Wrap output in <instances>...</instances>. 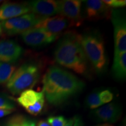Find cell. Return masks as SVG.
I'll return each instance as SVG.
<instances>
[{"label": "cell", "mask_w": 126, "mask_h": 126, "mask_svg": "<svg viewBox=\"0 0 126 126\" xmlns=\"http://www.w3.org/2000/svg\"><path fill=\"white\" fill-rule=\"evenodd\" d=\"M5 126H36V122L23 115L18 114L11 118Z\"/></svg>", "instance_id": "obj_17"}, {"label": "cell", "mask_w": 126, "mask_h": 126, "mask_svg": "<svg viewBox=\"0 0 126 126\" xmlns=\"http://www.w3.org/2000/svg\"><path fill=\"white\" fill-rule=\"evenodd\" d=\"M99 97L100 101L103 105L106 103H110L113 99V94L111 91L109 90H104L100 91L99 94Z\"/></svg>", "instance_id": "obj_22"}, {"label": "cell", "mask_w": 126, "mask_h": 126, "mask_svg": "<svg viewBox=\"0 0 126 126\" xmlns=\"http://www.w3.org/2000/svg\"><path fill=\"white\" fill-rule=\"evenodd\" d=\"M81 35L73 32L65 33L58 42L54 59L58 64L80 75L88 73V60L81 42Z\"/></svg>", "instance_id": "obj_2"}, {"label": "cell", "mask_w": 126, "mask_h": 126, "mask_svg": "<svg viewBox=\"0 0 126 126\" xmlns=\"http://www.w3.org/2000/svg\"><path fill=\"white\" fill-rule=\"evenodd\" d=\"M74 123V117L67 120V122L64 126H73Z\"/></svg>", "instance_id": "obj_26"}, {"label": "cell", "mask_w": 126, "mask_h": 126, "mask_svg": "<svg viewBox=\"0 0 126 126\" xmlns=\"http://www.w3.org/2000/svg\"><path fill=\"white\" fill-rule=\"evenodd\" d=\"M81 45L88 60L96 72L103 73L106 69L108 62L103 40L96 32H91L81 35Z\"/></svg>", "instance_id": "obj_3"}, {"label": "cell", "mask_w": 126, "mask_h": 126, "mask_svg": "<svg viewBox=\"0 0 126 126\" xmlns=\"http://www.w3.org/2000/svg\"><path fill=\"white\" fill-rule=\"evenodd\" d=\"M73 126H84L82 119L78 116L74 117V123Z\"/></svg>", "instance_id": "obj_24"}, {"label": "cell", "mask_w": 126, "mask_h": 126, "mask_svg": "<svg viewBox=\"0 0 126 126\" xmlns=\"http://www.w3.org/2000/svg\"><path fill=\"white\" fill-rule=\"evenodd\" d=\"M100 92V91H94L86 97L85 103L88 108L90 109H96L103 105L99 97Z\"/></svg>", "instance_id": "obj_19"}, {"label": "cell", "mask_w": 126, "mask_h": 126, "mask_svg": "<svg viewBox=\"0 0 126 126\" xmlns=\"http://www.w3.org/2000/svg\"><path fill=\"white\" fill-rule=\"evenodd\" d=\"M22 53L23 48L15 41H0V63L11 64L16 62Z\"/></svg>", "instance_id": "obj_11"}, {"label": "cell", "mask_w": 126, "mask_h": 126, "mask_svg": "<svg viewBox=\"0 0 126 126\" xmlns=\"http://www.w3.org/2000/svg\"><path fill=\"white\" fill-rule=\"evenodd\" d=\"M86 18L89 20H95L110 16L111 10L109 6L100 0H88L83 1Z\"/></svg>", "instance_id": "obj_13"}, {"label": "cell", "mask_w": 126, "mask_h": 126, "mask_svg": "<svg viewBox=\"0 0 126 126\" xmlns=\"http://www.w3.org/2000/svg\"><path fill=\"white\" fill-rule=\"evenodd\" d=\"M12 111L13 110L0 109V118L4 117L5 116L10 114L12 112Z\"/></svg>", "instance_id": "obj_25"}, {"label": "cell", "mask_w": 126, "mask_h": 126, "mask_svg": "<svg viewBox=\"0 0 126 126\" xmlns=\"http://www.w3.org/2000/svg\"><path fill=\"white\" fill-rule=\"evenodd\" d=\"M67 120L62 116H51L47 119V123L50 126H64Z\"/></svg>", "instance_id": "obj_21"}, {"label": "cell", "mask_w": 126, "mask_h": 126, "mask_svg": "<svg viewBox=\"0 0 126 126\" xmlns=\"http://www.w3.org/2000/svg\"><path fill=\"white\" fill-rule=\"evenodd\" d=\"M124 126H125V125H124Z\"/></svg>", "instance_id": "obj_30"}, {"label": "cell", "mask_w": 126, "mask_h": 126, "mask_svg": "<svg viewBox=\"0 0 126 126\" xmlns=\"http://www.w3.org/2000/svg\"><path fill=\"white\" fill-rule=\"evenodd\" d=\"M43 18L33 13L24 14L10 19L1 21L2 32L9 36L21 34L24 32L34 28Z\"/></svg>", "instance_id": "obj_5"}, {"label": "cell", "mask_w": 126, "mask_h": 126, "mask_svg": "<svg viewBox=\"0 0 126 126\" xmlns=\"http://www.w3.org/2000/svg\"><path fill=\"white\" fill-rule=\"evenodd\" d=\"M40 68L35 63H25L15 70L7 82V89L13 94L31 89L39 81Z\"/></svg>", "instance_id": "obj_4"}, {"label": "cell", "mask_w": 126, "mask_h": 126, "mask_svg": "<svg viewBox=\"0 0 126 126\" xmlns=\"http://www.w3.org/2000/svg\"><path fill=\"white\" fill-rule=\"evenodd\" d=\"M114 28V55L126 51V20L123 10L113 9L110 14Z\"/></svg>", "instance_id": "obj_6"}, {"label": "cell", "mask_w": 126, "mask_h": 126, "mask_svg": "<svg viewBox=\"0 0 126 126\" xmlns=\"http://www.w3.org/2000/svg\"><path fill=\"white\" fill-rule=\"evenodd\" d=\"M2 33V28H1V22H0V34Z\"/></svg>", "instance_id": "obj_29"}, {"label": "cell", "mask_w": 126, "mask_h": 126, "mask_svg": "<svg viewBox=\"0 0 126 126\" xmlns=\"http://www.w3.org/2000/svg\"><path fill=\"white\" fill-rule=\"evenodd\" d=\"M94 126H113L111 124H108V123H103V124H97V125H96Z\"/></svg>", "instance_id": "obj_28"}, {"label": "cell", "mask_w": 126, "mask_h": 126, "mask_svg": "<svg viewBox=\"0 0 126 126\" xmlns=\"http://www.w3.org/2000/svg\"><path fill=\"white\" fill-rule=\"evenodd\" d=\"M15 70V66L11 64L0 63V85L7 83Z\"/></svg>", "instance_id": "obj_18"}, {"label": "cell", "mask_w": 126, "mask_h": 126, "mask_svg": "<svg viewBox=\"0 0 126 126\" xmlns=\"http://www.w3.org/2000/svg\"><path fill=\"white\" fill-rule=\"evenodd\" d=\"M111 72L113 77L116 79L121 81L126 78V52L114 55Z\"/></svg>", "instance_id": "obj_16"}, {"label": "cell", "mask_w": 126, "mask_h": 126, "mask_svg": "<svg viewBox=\"0 0 126 126\" xmlns=\"http://www.w3.org/2000/svg\"><path fill=\"white\" fill-rule=\"evenodd\" d=\"M81 4L80 0L57 1V14L68 20L71 25L79 26L81 24Z\"/></svg>", "instance_id": "obj_8"}, {"label": "cell", "mask_w": 126, "mask_h": 126, "mask_svg": "<svg viewBox=\"0 0 126 126\" xmlns=\"http://www.w3.org/2000/svg\"><path fill=\"white\" fill-rule=\"evenodd\" d=\"M45 97L48 103L59 106L81 92L85 83L67 71L56 66L48 68L43 78Z\"/></svg>", "instance_id": "obj_1"}, {"label": "cell", "mask_w": 126, "mask_h": 126, "mask_svg": "<svg viewBox=\"0 0 126 126\" xmlns=\"http://www.w3.org/2000/svg\"><path fill=\"white\" fill-rule=\"evenodd\" d=\"M37 126H50L48 123L45 120H41L37 124Z\"/></svg>", "instance_id": "obj_27"}, {"label": "cell", "mask_w": 126, "mask_h": 126, "mask_svg": "<svg viewBox=\"0 0 126 126\" xmlns=\"http://www.w3.org/2000/svg\"><path fill=\"white\" fill-rule=\"evenodd\" d=\"M31 12L28 3L6 2L0 7V20L4 21Z\"/></svg>", "instance_id": "obj_15"}, {"label": "cell", "mask_w": 126, "mask_h": 126, "mask_svg": "<svg viewBox=\"0 0 126 126\" xmlns=\"http://www.w3.org/2000/svg\"><path fill=\"white\" fill-rule=\"evenodd\" d=\"M32 13L41 18H46L58 13L57 1L53 0H35L28 2Z\"/></svg>", "instance_id": "obj_14"}, {"label": "cell", "mask_w": 126, "mask_h": 126, "mask_svg": "<svg viewBox=\"0 0 126 126\" xmlns=\"http://www.w3.org/2000/svg\"><path fill=\"white\" fill-rule=\"evenodd\" d=\"M122 108L119 104L110 103L94 109L91 112V116L96 122L114 123L122 116Z\"/></svg>", "instance_id": "obj_10"}, {"label": "cell", "mask_w": 126, "mask_h": 126, "mask_svg": "<svg viewBox=\"0 0 126 126\" xmlns=\"http://www.w3.org/2000/svg\"><path fill=\"white\" fill-rule=\"evenodd\" d=\"M71 23L62 16H56L42 19L34 28L42 29L50 33L58 36L68 27Z\"/></svg>", "instance_id": "obj_12"}, {"label": "cell", "mask_w": 126, "mask_h": 126, "mask_svg": "<svg viewBox=\"0 0 126 126\" xmlns=\"http://www.w3.org/2000/svg\"><path fill=\"white\" fill-rule=\"evenodd\" d=\"M103 1L110 8H122L126 5V0H104Z\"/></svg>", "instance_id": "obj_23"}, {"label": "cell", "mask_w": 126, "mask_h": 126, "mask_svg": "<svg viewBox=\"0 0 126 126\" xmlns=\"http://www.w3.org/2000/svg\"><path fill=\"white\" fill-rule=\"evenodd\" d=\"M20 35L25 43L33 47L45 46L51 43L58 36L42 29L35 28L24 32Z\"/></svg>", "instance_id": "obj_9"}, {"label": "cell", "mask_w": 126, "mask_h": 126, "mask_svg": "<svg viewBox=\"0 0 126 126\" xmlns=\"http://www.w3.org/2000/svg\"><path fill=\"white\" fill-rule=\"evenodd\" d=\"M15 108V105L10 99L5 94H0V109L14 110Z\"/></svg>", "instance_id": "obj_20"}, {"label": "cell", "mask_w": 126, "mask_h": 126, "mask_svg": "<svg viewBox=\"0 0 126 126\" xmlns=\"http://www.w3.org/2000/svg\"><path fill=\"white\" fill-rule=\"evenodd\" d=\"M45 97L43 91L37 92L29 89L20 94L17 99V102L29 114L37 116L43 109L45 102Z\"/></svg>", "instance_id": "obj_7"}]
</instances>
